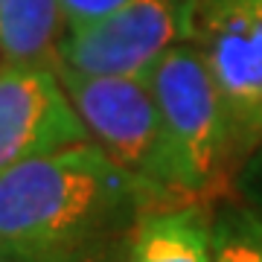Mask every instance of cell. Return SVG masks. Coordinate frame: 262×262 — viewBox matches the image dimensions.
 <instances>
[{
	"label": "cell",
	"mask_w": 262,
	"mask_h": 262,
	"mask_svg": "<svg viewBox=\"0 0 262 262\" xmlns=\"http://www.w3.org/2000/svg\"><path fill=\"white\" fill-rule=\"evenodd\" d=\"M149 192L94 143L29 158L0 172V248L44 259H102L131 233Z\"/></svg>",
	"instance_id": "cell-1"
},
{
	"label": "cell",
	"mask_w": 262,
	"mask_h": 262,
	"mask_svg": "<svg viewBox=\"0 0 262 262\" xmlns=\"http://www.w3.org/2000/svg\"><path fill=\"white\" fill-rule=\"evenodd\" d=\"M160 111L181 189L189 204L222 195L236 175L222 94L192 41H178L143 76Z\"/></svg>",
	"instance_id": "cell-2"
},
{
	"label": "cell",
	"mask_w": 262,
	"mask_h": 262,
	"mask_svg": "<svg viewBox=\"0 0 262 262\" xmlns=\"http://www.w3.org/2000/svg\"><path fill=\"white\" fill-rule=\"evenodd\" d=\"M94 146L149 192L155 207L189 204L149 84L125 76L56 70Z\"/></svg>",
	"instance_id": "cell-3"
},
{
	"label": "cell",
	"mask_w": 262,
	"mask_h": 262,
	"mask_svg": "<svg viewBox=\"0 0 262 262\" xmlns=\"http://www.w3.org/2000/svg\"><path fill=\"white\" fill-rule=\"evenodd\" d=\"M187 41L222 94L239 175L262 143V0H189Z\"/></svg>",
	"instance_id": "cell-4"
},
{
	"label": "cell",
	"mask_w": 262,
	"mask_h": 262,
	"mask_svg": "<svg viewBox=\"0 0 262 262\" xmlns=\"http://www.w3.org/2000/svg\"><path fill=\"white\" fill-rule=\"evenodd\" d=\"M187 6L189 0H128L105 18L67 29L56 70L143 79L187 38Z\"/></svg>",
	"instance_id": "cell-5"
},
{
	"label": "cell",
	"mask_w": 262,
	"mask_h": 262,
	"mask_svg": "<svg viewBox=\"0 0 262 262\" xmlns=\"http://www.w3.org/2000/svg\"><path fill=\"white\" fill-rule=\"evenodd\" d=\"M82 143L88 128L56 70L0 64V172Z\"/></svg>",
	"instance_id": "cell-6"
},
{
	"label": "cell",
	"mask_w": 262,
	"mask_h": 262,
	"mask_svg": "<svg viewBox=\"0 0 262 262\" xmlns=\"http://www.w3.org/2000/svg\"><path fill=\"white\" fill-rule=\"evenodd\" d=\"M125 262H213V222L198 204L146 210L128 233Z\"/></svg>",
	"instance_id": "cell-7"
},
{
	"label": "cell",
	"mask_w": 262,
	"mask_h": 262,
	"mask_svg": "<svg viewBox=\"0 0 262 262\" xmlns=\"http://www.w3.org/2000/svg\"><path fill=\"white\" fill-rule=\"evenodd\" d=\"M67 29L61 0H0V56L9 64L56 70Z\"/></svg>",
	"instance_id": "cell-8"
},
{
	"label": "cell",
	"mask_w": 262,
	"mask_h": 262,
	"mask_svg": "<svg viewBox=\"0 0 262 262\" xmlns=\"http://www.w3.org/2000/svg\"><path fill=\"white\" fill-rule=\"evenodd\" d=\"M213 262H262V219L227 210L213 222Z\"/></svg>",
	"instance_id": "cell-9"
},
{
	"label": "cell",
	"mask_w": 262,
	"mask_h": 262,
	"mask_svg": "<svg viewBox=\"0 0 262 262\" xmlns=\"http://www.w3.org/2000/svg\"><path fill=\"white\" fill-rule=\"evenodd\" d=\"M122 3L128 0H61V9H64L67 27H84L91 20H99L105 15H111L114 9H120Z\"/></svg>",
	"instance_id": "cell-10"
},
{
	"label": "cell",
	"mask_w": 262,
	"mask_h": 262,
	"mask_svg": "<svg viewBox=\"0 0 262 262\" xmlns=\"http://www.w3.org/2000/svg\"><path fill=\"white\" fill-rule=\"evenodd\" d=\"M239 181L245 187V195L251 201V213L262 219V143L256 146L251 158L245 160V166L239 169Z\"/></svg>",
	"instance_id": "cell-11"
},
{
	"label": "cell",
	"mask_w": 262,
	"mask_h": 262,
	"mask_svg": "<svg viewBox=\"0 0 262 262\" xmlns=\"http://www.w3.org/2000/svg\"><path fill=\"white\" fill-rule=\"evenodd\" d=\"M0 262H102V259H44V256H27V253H15L0 248Z\"/></svg>",
	"instance_id": "cell-12"
}]
</instances>
